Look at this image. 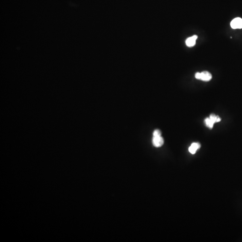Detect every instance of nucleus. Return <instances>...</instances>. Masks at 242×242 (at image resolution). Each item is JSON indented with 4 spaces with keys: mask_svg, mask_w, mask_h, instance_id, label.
<instances>
[{
    "mask_svg": "<svg viewBox=\"0 0 242 242\" xmlns=\"http://www.w3.org/2000/svg\"><path fill=\"white\" fill-rule=\"evenodd\" d=\"M195 76L196 79L205 82L209 81L212 79V75L211 74L207 71H204V72H202V73H196Z\"/></svg>",
    "mask_w": 242,
    "mask_h": 242,
    "instance_id": "nucleus-1",
    "label": "nucleus"
},
{
    "mask_svg": "<svg viewBox=\"0 0 242 242\" xmlns=\"http://www.w3.org/2000/svg\"><path fill=\"white\" fill-rule=\"evenodd\" d=\"M230 26L233 29H241L242 28V19L240 18H236L230 23Z\"/></svg>",
    "mask_w": 242,
    "mask_h": 242,
    "instance_id": "nucleus-2",
    "label": "nucleus"
},
{
    "mask_svg": "<svg viewBox=\"0 0 242 242\" xmlns=\"http://www.w3.org/2000/svg\"><path fill=\"white\" fill-rule=\"evenodd\" d=\"M152 142L154 146L156 148H159L164 144V140L161 136H153Z\"/></svg>",
    "mask_w": 242,
    "mask_h": 242,
    "instance_id": "nucleus-3",
    "label": "nucleus"
},
{
    "mask_svg": "<svg viewBox=\"0 0 242 242\" xmlns=\"http://www.w3.org/2000/svg\"><path fill=\"white\" fill-rule=\"evenodd\" d=\"M198 38V36L194 35L191 37L188 38L186 40V44L188 47H192L195 45L196 40Z\"/></svg>",
    "mask_w": 242,
    "mask_h": 242,
    "instance_id": "nucleus-4",
    "label": "nucleus"
},
{
    "mask_svg": "<svg viewBox=\"0 0 242 242\" xmlns=\"http://www.w3.org/2000/svg\"><path fill=\"white\" fill-rule=\"evenodd\" d=\"M201 145L199 143H193L189 148V152L192 154H195L196 153L197 150L201 148Z\"/></svg>",
    "mask_w": 242,
    "mask_h": 242,
    "instance_id": "nucleus-5",
    "label": "nucleus"
},
{
    "mask_svg": "<svg viewBox=\"0 0 242 242\" xmlns=\"http://www.w3.org/2000/svg\"><path fill=\"white\" fill-rule=\"evenodd\" d=\"M205 121V124L207 127L211 129L213 128L214 122L209 118V117H206L205 119V121Z\"/></svg>",
    "mask_w": 242,
    "mask_h": 242,
    "instance_id": "nucleus-6",
    "label": "nucleus"
},
{
    "mask_svg": "<svg viewBox=\"0 0 242 242\" xmlns=\"http://www.w3.org/2000/svg\"><path fill=\"white\" fill-rule=\"evenodd\" d=\"M209 118L212 120L214 123L220 122L221 121V118L218 116L214 114H211L209 116Z\"/></svg>",
    "mask_w": 242,
    "mask_h": 242,
    "instance_id": "nucleus-7",
    "label": "nucleus"
},
{
    "mask_svg": "<svg viewBox=\"0 0 242 242\" xmlns=\"http://www.w3.org/2000/svg\"><path fill=\"white\" fill-rule=\"evenodd\" d=\"M161 131L158 129L155 130L153 133V136H161Z\"/></svg>",
    "mask_w": 242,
    "mask_h": 242,
    "instance_id": "nucleus-8",
    "label": "nucleus"
}]
</instances>
